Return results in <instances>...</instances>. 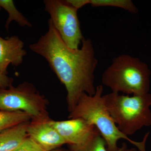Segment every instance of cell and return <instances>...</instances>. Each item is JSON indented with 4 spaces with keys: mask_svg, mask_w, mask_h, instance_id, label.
I'll use <instances>...</instances> for the list:
<instances>
[{
    "mask_svg": "<svg viewBox=\"0 0 151 151\" xmlns=\"http://www.w3.org/2000/svg\"><path fill=\"white\" fill-rule=\"evenodd\" d=\"M102 85L96 86L94 95L83 93L73 111L69 113L68 119L81 118L94 125L105 141L108 151H118V141L124 139L138 148L140 151H146L145 144L148 137L147 133L143 141L138 142L124 134L117 127L105 107Z\"/></svg>",
    "mask_w": 151,
    "mask_h": 151,
    "instance_id": "cell-2",
    "label": "cell"
},
{
    "mask_svg": "<svg viewBox=\"0 0 151 151\" xmlns=\"http://www.w3.org/2000/svg\"><path fill=\"white\" fill-rule=\"evenodd\" d=\"M30 122H25L0 133V151H13L28 137Z\"/></svg>",
    "mask_w": 151,
    "mask_h": 151,
    "instance_id": "cell-10",
    "label": "cell"
},
{
    "mask_svg": "<svg viewBox=\"0 0 151 151\" xmlns=\"http://www.w3.org/2000/svg\"><path fill=\"white\" fill-rule=\"evenodd\" d=\"M51 151H69V150H65V149L61 148H58L55 149V150H53Z\"/></svg>",
    "mask_w": 151,
    "mask_h": 151,
    "instance_id": "cell-19",
    "label": "cell"
},
{
    "mask_svg": "<svg viewBox=\"0 0 151 151\" xmlns=\"http://www.w3.org/2000/svg\"><path fill=\"white\" fill-rule=\"evenodd\" d=\"M50 123L70 146L84 144L98 131L95 126L81 118L61 121L50 120Z\"/></svg>",
    "mask_w": 151,
    "mask_h": 151,
    "instance_id": "cell-7",
    "label": "cell"
},
{
    "mask_svg": "<svg viewBox=\"0 0 151 151\" xmlns=\"http://www.w3.org/2000/svg\"><path fill=\"white\" fill-rule=\"evenodd\" d=\"M150 74L145 63L129 55L122 54L113 60L103 72L102 81L115 94L142 95L149 93Z\"/></svg>",
    "mask_w": 151,
    "mask_h": 151,
    "instance_id": "cell-3",
    "label": "cell"
},
{
    "mask_svg": "<svg viewBox=\"0 0 151 151\" xmlns=\"http://www.w3.org/2000/svg\"><path fill=\"white\" fill-rule=\"evenodd\" d=\"M24 46V42L18 36L7 39L0 36V72L7 74L9 64L18 66L22 63L27 54Z\"/></svg>",
    "mask_w": 151,
    "mask_h": 151,
    "instance_id": "cell-9",
    "label": "cell"
},
{
    "mask_svg": "<svg viewBox=\"0 0 151 151\" xmlns=\"http://www.w3.org/2000/svg\"><path fill=\"white\" fill-rule=\"evenodd\" d=\"M13 151H45L28 137Z\"/></svg>",
    "mask_w": 151,
    "mask_h": 151,
    "instance_id": "cell-15",
    "label": "cell"
},
{
    "mask_svg": "<svg viewBox=\"0 0 151 151\" xmlns=\"http://www.w3.org/2000/svg\"><path fill=\"white\" fill-rule=\"evenodd\" d=\"M45 9L63 40L69 48L78 49L84 37L82 34L77 11L62 0L44 1Z\"/></svg>",
    "mask_w": 151,
    "mask_h": 151,
    "instance_id": "cell-6",
    "label": "cell"
},
{
    "mask_svg": "<svg viewBox=\"0 0 151 151\" xmlns=\"http://www.w3.org/2000/svg\"><path fill=\"white\" fill-rule=\"evenodd\" d=\"M118 151H138L137 149L132 148H128L127 145L125 143H123L122 147H120V149Z\"/></svg>",
    "mask_w": 151,
    "mask_h": 151,
    "instance_id": "cell-18",
    "label": "cell"
},
{
    "mask_svg": "<svg viewBox=\"0 0 151 151\" xmlns=\"http://www.w3.org/2000/svg\"><path fill=\"white\" fill-rule=\"evenodd\" d=\"M93 7L111 6L120 8L131 13H137L138 10L131 0H89Z\"/></svg>",
    "mask_w": 151,
    "mask_h": 151,
    "instance_id": "cell-14",
    "label": "cell"
},
{
    "mask_svg": "<svg viewBox=\"0 0 151 151\" xmlns=\"http://www.w3.org/2000/svg\"><path fill=\"white\" fill-rule=\"evenodd\" d=\"M31 121L30 116L24 112L0 110V133L19 124Z\"/></svg>",
    "mask_w": 151,
    "mask_h": 151,
    "instance_id": "cell-11",
    "label": "cell"
},
{
    "mask_svg": "<svg viewBox=\"0 0 151 151\" xmlns=\"http://www.w3.org/2000/svg\"><path fill=\"white\" fill-rule=\"evenodd\" d=\"M48 101L33 84L23 82L16 87L0 88V110L22 111L28 114L31 121L50 120L47 110Z\"/></svg>",
    "mask_w": 151,
    "mask_h": 151,
    "instance_id": "cell-5",
    "label": "cell"
},
{
    "mask_svg": "<svg viewBox=\"0 0 151 151\" xmlns=\"http://www.w3.org/2000/svg\"><path fill=\"white\" fill-rule=\"evenodd\" d=\"M45 34L29 47L46 60L65 86L68 109L70 113L83 93L90 96L95 94L94 72L98 60L91 40L84 38L81 48L72 49L64 43L50 19Z\"/></svg>",
    "mask_w": 151,
    "mask_h": 151,
    "instance_id": "cell-1",
    "label": "cell"
},
{
    "mask_svg": "<svg viewBox=\"0 0 151 151\" xmlns=\"http://www.w3.org/2000/svg\"><path fill=\"white\" fill-rule=\"evenodd\" d=\"M13 78L9 77L6 74L0 72V88L6 89L12 86Z\"/></svg>",
    "mask_w": 151,
    "mask_h": 151,
    "instance_id": "cell-16",
    "label": "cell"
},
{
    "mask_svg": "<svg viewBox=\"0 0 151 151\" xmlns=\"http://www.w3.org/2000/svg\"><path fill=\"white\" fill-rule=\"evenodd\" d=\"M65 1L78 10L86 5L89 4V0H65Z\"/></svg>",
    "mask_w": 151,
    "mask_h": 151,
    "instance_id": "cell-17",
    "label": "cell"
},
{
    "mask_svg": "<svg viewBox=\"0 0 151 151\" xmlns=\"http://www.w3.org/2000/svg\"><path fill=\"white\" fill-rule=\"evenodd\" d=\"M69 151H108L106 142L99 131L84 144L78 146H70Z\"/></svg>",
    "mask_w": 151,
    "mask_h": 151,
    "instance_id": "cell-13",
    "label": "cell"
},
{
    "mask_svg": "<svg viewBox=\"0 0 151 151\" xmlns=\"http://www.w3.org/2000/svg\"><path fill=\"white\" fill-rule=\"evenodd\" d=\"M104 103L119 130L126 136L143 127L151 126V94L120 95L111 92L103 95Z\"/></svg>",
    "mask_w": 151,
    "mask_h": 151,
    "instance_id": "cell-4",
    "label": "cell"
},
{
    "mask_svg": "<svg viewBox=\"0 0 151 151\" xmlns=\"http://www.w3.org/2000/svg\"><path fill=\"white\" fill-rule=\"evenodd\" d=\"M50 120L30 122L27 129L28 137L45 151H51L66 144L59 133L52 127Z\"/></svg>",
    "mask_w": 151,
    "mask_h": 151,
    "instance_id": "cell-8",
    "label": "cell"
},
{
    "mask_svg": "<svg viewBox=\"0 0 151 151\" xmlns=\"http://www.w3.org/2000/svg\"><path fill=\"white\" fill-rule=\"evenodd\" d=\"M4 9L9 14V17L6 21L5 27L8 29L11 22L14 21L22 27H31L32 24L18 10L15 6L14 2L12 0H0V9Z\"/></svg>",
    "mask_w": 151,
    "mask_h": 151,
    "instance_id": "cell-12",
    "label": "cell"
}]
</instances>
